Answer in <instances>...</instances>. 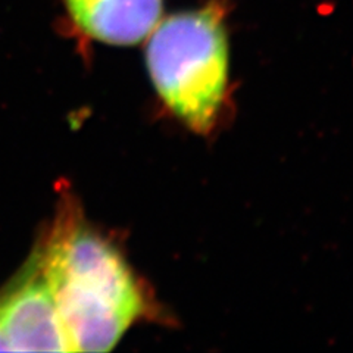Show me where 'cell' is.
I'll return each mask as SVG.
<instances>
[{"mask_svg":"<svg viewBox=\"0 0 353 353\" xmlns=\"http://www.w3.org/2000/svg\"><path fill=\"white\" fill-rule=\"evenodd\" d=\"M146 65L159 97L190 130L216 123L228 83V41L215 6L159 21L148 36Z\"/></svg>","mask_w":353,"mask_h":353,"instance_id":"2","label":"cell"},{"mask_svg":"<svg viewBox=\"0 0 353 353\" xmlns=\"http://www.w3.org/2000/svg\"><path fill=\"white\" fill-rule=\"evenodd\" d=\"M46 279L71 352H108L143 312V296L124 258L80 224L50 241Z\"/></svg>","mask_w":353,"mask_h":353,"instance_id":"1","label":"cell"},{"mask_svg":"<svg viewBox=\"0 0 353 353\" xmlns=\"http://www.w3.org/2000/svg\"><path fill=\"white\" fill-rule=\"evenodd\" d=\"M0 319L12 352H71L43 274L0 301Z\"/></svg>","mask_w":353,"mask_h":353,"instance_id":"3","label":"cell"},{"mask_svg":"<svg viewBox=\"0 0 353 353\" xmlns=\"http://www.w3.org/2000/svg\"><path fill=\"white\" fill-rule=\"evenodd\" d=\"M74 24L112 46H132L158 26L162 0H63Z\"/></svg>","mask_w":353,"mask_h":353,"instance_id":"4","label":"cell"},{"mask_svg":"<svg viewBox=\"0 0 353 353\" xmlns=\"http://www.w3.org/2000/svg\"><path fill=\"white\" fill-rule=\"evenodd\" d=\"M6 350H12L10 349V345L8 341L6 333L3 330V324H2V319H0V352H6Z\"/></svg>","mask_w":353,"mask_h":353,"instance_id":"5","label":"cell"}]
</instances>
